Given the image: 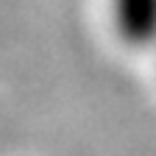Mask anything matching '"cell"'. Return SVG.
<instances>
[{
    "label": "cell",
    "instance_id": "1",
    "mask_svg": "<svg viewBox=\"0 0 156 156\" xmlns=\"http://www.w3.org/2000/svg\"><path fill=\"white\" fill-rule=\"evenodd\" d=\"M109 17L128 48H156V0H109Z\"/></svg>",
    "mask_w": 156,
    "mask_h": 156
}]
</instances>
